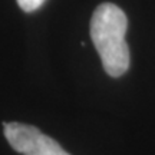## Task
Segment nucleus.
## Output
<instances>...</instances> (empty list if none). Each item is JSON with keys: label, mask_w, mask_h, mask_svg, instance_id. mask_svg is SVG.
Returning <instances> with one entry per match:
<instances>
[{"label": "nucleus", "mask_w": 155, "mask_h": 155, "mask_svg": "<svg viewBox=\"0 0 155 155\" xmlns=\"http://www.w3.org/2000/svg\"><path fill=\"white\" fill-rule=\"evenodd\" d=\"M128 19L114 3H102L91 19V39L98 50L105 72L119 78L129 68V49L125 35Z\"/></svg>", "instance_id": "obj_1"}, {"label": "nucleus", "mask_w": 155, "mask_h": 155, "mask_svg": "<svg viewBox=\"0 0 155 155\" xmlns=\"http://www.w3.org/2000/svg\"><path fill=\"white\" fill-rule=\"evenodd\" d=\"M5 137L15 151L22 155H71L55 139L36 127L20 122H3Z\"/></svg>", "instance_id": "obj_2"}, {"label": "nucleus", "mask_w": 155, "mask_h": 155, "mask_svg": "<svg viewBox=\"0 0 155 155\" xmlns=\"http://www.w3.org/2000/svg\"><path fill=\"white\" fill-rule=\"evenodd\" d=\"M16 2H17V5H19V7H20L23 12L30 13V12L38 10L46 0H16Z\"/></svg>", "instance_id": "obj_3"}]
</instances>
